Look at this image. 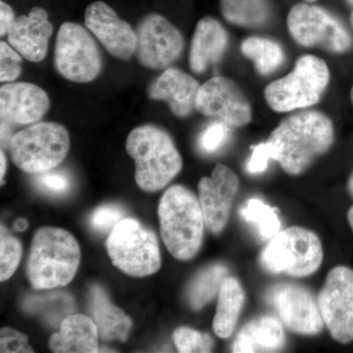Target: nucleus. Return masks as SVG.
Returning <instances> with one entry per match:
<instances>
[{
    "label": "nucleus",
    "mask_w": 353,
    "mask_h": 353,
    "mask_svg": "<svg viewBox=\"0 0 353 353\" xmlns=\"http://www.w3.org/2000/svg\"><path fill=\"white\" fill-rule=\"evenodd\" d=\"M333 123L316 110L299 111L285 118L267 141L275 150V160L285 173L301 175L333 145Z\"/></svg>",
    "instance_id": "nucleus-1"
},
{
    "label": "nucleus",
    "mask_w": 353,
    "mask_h": 353,
    "mask_svg": "<svg viewBox=\"0 0 353 353\" xmlns=\"http://www.w3.org/2000/svg\"><path fill=\"white\" fill-rule=\"evenodd\" d=\"M80 260V245L68 231L41 228L32 238L27 277L34 290L64 287L75 277Z\"/></svg>",
    "instance_id": "nucleus-2"
},
{
    "label": "nucleus",
    "mask_w": 353,
    "mask_h": 353,
    "mask_svg": "<svg viewBox=\"0 0 353 353\" xmlns=\"http://www.w3.org/2000/svg\"><path fill=\"white\" fill-rule=\"evenodd\" d=\"M158 216L169 252L180 261L194 259L201 250L205 225L196 194L183 185H172L160 199Z\"/></svg>",
    "instance_id": "nucleus-3"
},
{
    "label": "nucleus",
    "mask_w": 353,
    "mask_h": 353,
    "mask_svg": "<svg viewBox=\"0 0 353 353\" xmlns=\"http://www.w3.org/2000/svg\"><path fill=\"white\" fill-rule=\"evenodd\" d=\"M126 148L136 163L137 185L145 192L163 189L182 170L180 152L170 134L160 128L145 125L132 130Z\"/></svg>",
    "instance_id": "nucleus-4"
},
{
    "label": "nucleus",
    "mask_w": 353,
    "mask_h": 353,
    "mask_svg": "<svg viewBox=\"0 0 353 353\" xmlns=\"http://www.w3.org/2000/svg\"><path fill=\"white\" fill-rule=\"evenodd\" d=\"M329 82L326 62L315 55H303L290 74L267 85L265 101L275 112L310 108L320 101Z\"/></svg>",
    "instance_id": "nucleus-5"
},
{
    "label": "nucleus",
    "mask_w": 353,
    "mask_h": 353,
    "mask_svg": "<svg viewBox=\"0 0 353 353\" xmlns=\"http://www.w3.org/2000/svg\"><path fill=\"white\" fill-rule=\"evenodd\" d=\"M323 246L319 236L303 227H290L279 232L264 248L260 261L265 270L303 278L321 266Z\"/></svg>",
    "instance_id": "nucleus-6"
},
{
    "label": "nucleus",
    "mask_w": 353,
    "mask_h": 353,
    "mask_svg": "<svg viewBox=\"0 0 353 353\" xmlns=\"http://www.w3.org/2000/svg\"><path fill=\"white\" fill-rule=\"evenodd\" d=\"M69 148L66 128L57 123L38 122L14 134L8 150L18 168L39 174L61 163Z\"/></svg>",
    "instance_id": "nucleus-7"
},
{
    "label": "nucleus",
    "mask_w": 353,
    "mask_h": 353,
    "mask_svg": "<svg viewBox=\"0 0 353 353\" xmlns=\"http://www.w3.org/2000/svg\"><path fill=\"white\" fill-rule=\"evenodd\" d=\"M105 245L114 266L132 277L152 275L161 267L157 234L134 218L121 220Z\"/></svg>",
    "instance_id": "nucleus-8"
},
{
    "label": "nucleus",
    "mask_w": 353,
    "mask_h": 353,
    "mask_svg": "<svg viewBox=\"0 0 353 353\" xmlns=\"http://www.w3.org/2000/svg\"><path fill=\"white\" fill-rule=\"evenodd\" d=\"M290 36L304 48L320 46L333 53H343L352 38L340 21L326 9L311 3L292 6L287 18Z\"/></svg>",
    "instance_id": "nucleus-9"
},
{
    "label": "nucleus",
    "mask_w": 353,
    "mask_h": 353,
    "mask_svg": "<svg viewBox=\"0 0 353 353\" xmlns=\"http://www.w3.org/2000/svg\"><path fill=\"white\" fill-rule=\"evenodd\" d=\"M54 65L60 75L74 83H90L99 75L101 53L85 28L72 22L61 25L55 46Z\"/></svg>",
    "instance_id": "nucleus-10"
},
{
    "label": "nucleus",
    "mask_w": 353,
    "mask_h": 353,
    "mask_svg": "<svg viewBox=\"0 0 353 353\" xmlns=\"http://www.w3.org/2000/svg\"><path fill=\"white\" fill-rule=\"evenodd\" d=\"M322 319L332 338L347 345L353 341V270L336 266L329 272L318 294Z\"/></svg>",
    "instance_id": "nucleus-11"
},
{
    "label": "nucleus",
    "mask_w": 353,
    "mask_h": 353,
    "mask_svg": "<svg viewBox=\"0 0 353 353\" xmlns=\"http://www.w3.org/2000/svg\"><path fill=\"white\" fill-rule=\"evenodd\" d=\"M183 50V38L170 21L159 14H148L137 30L136 55L148 69H167Z\"/></svg>",
    "instance_id": "nucleus-12"
},
{
    "label": "nucleus",
    "mask_w": 353,
    "mask_h": 353,
    "mask_svg": "<svg viewBox=\"0 0 353 353\" xmlns=\"http://www.w3.org/2000/svg\"><path fill=\"white\" fill-rule=\"evenodd\" d=\"M266 299L292 333L314 336L322 331L325 324L318 301L303 285L290 283L274 285L267 292Z\"/></svg>",
    "instance_id": "nucleus-13"
},
{
    "label": "nucleus",
    "mask_w": 353,
    "mask_h": 353,
    "mask_svg": "<svg viewBox=\"0 0 353 353\" xmlns=\"http://www.w3.org/2000/svg\"><path fill=\"white\" fill-rule=\"evenodd\" d=\"M196 110L231 128L245 127L252 121V108L243 90L231 79L216 76L201 85Z\"/></svg>",
    "instance_id": "nucleus-14"
},
{
    "label": "nucleus",
    "mask_w": 353,
    "mask_h": 353,
    "mask_svg": "<svg viewBox=\"0 0 353 353\" xmlns=\"http://www.w3.org/2000/svg\"><path fill=\"white\" fill-rule=\"evenodd\" d=\"M239 189L238 176L221 163L216 165L210 176H203L199 181V203L205 226L211 233L220 234L226 228Z\"/></svg>",
    "instance_id": "nucleus-15"
},
{
    "label": "nucleus",
    "mask_w": 353,
    "mask_h": 353,
    "mask_svg": "<svg viewBox=\"0 0 353 353\" xmlns=\"http://www.w3.org/2000/svg\"><path fill=\"white\" fill-rule=\"evenodd\" d=\"M85 24L113 57L128 60L136 53L137 32L105 2L95 1L88 6Z\"/></svg>",
    "instance_id": "nucleus-16"
},
{
    "label": "nucleus",
    "mask_w": 353,
    "mask_h": 353,
    "mask_svg": "<svg viewBox=\"0 0 353 353\" xmlns=\"http://www.w3.org/2000/svg\"><path fill=\"white\" fill-rule=\"evenodd\" d=\"M43 88L30 83H9L0 88V117L12 126L38 123L50 108Z\"/></svg>",
    "instance_id": "nucleus-17"
},
{
    "label": "nucleus",
    "mask_w": 353,
    "mask_h": 353,
    "mask_svg": "<svg viewBox=\"0 0 353 353\" xmlns=\"http://www.w3.org/2000/svg\"><path fill=\"white\" fill-rule=\"evenodd\" d=\"M52 32L48 12L41 7H34L29 15L16 18L7 36L10 46L23 57L31 62H39L48 54Z\"/></svg>",
    "instance_id": "nucleus-18"
},
{
    "label": "nucleus",
    "mask_w": 353,
    "mask_h": 353,
    "mask_svg": "<svg viewBox=\"0 0 353 353\" xmlns=\"http://www.w3.org/2000/svg\"><path fill=\"white\" fill-rule=\"evenodd\" d=\"M199 88L201 85L194 77L169 67L150 85L148 95L153 101H166L172 113L183 118L196 109Z\"/></svg>",
    "instance_id": "nucleus-19"
},
{
    "label": "nucleus",
    "mask_w": 353,
    "mask_h": 353,
    "mask_svg": "<svg viewBox=\"0 0 353 353\" xmlns=\"http://www.w3.org/2000/svg\"><path fill=\"white\" fill-rule=\"evenodd\" d=\"M229 36L219 21L204 17L197 23L190 50V67L196 74H202L218 64L226 52Z\"/></svg>",
    "instance_id": "nucleus-20"
},
{
    "label": "nucleus",
    "mask_w": 353,
    "mask_h": 353,
    "mask_svg": "<svg viewBox=\"0 0 353 353\" xmlns=\"http://www.w3.org/2000/svg\"><path fill=\"white\" fill-rule=\"evenodd\" d=\"M285 341V331L280 320L274 316L264 315L252 320L241 328L234 339L232 352H277L283 347Z\"/></svg>",
    "instance_id": "nucleus-21"
},
{
    "label": "nucleus",
    "mask_w": 353,
    "mask_h": 353,
    "mask_svg": "<svg viewBox=\"0 0 353 353\" xmlns=\"http://www.w3.org/2000/svg\"><path fill=\"white\" fill-rule=\"evenodd\" d=\"M99 330L92 318L75 314L65 318L59 332L50 339V347L57 353L99 352Z\"/></svg>",
    "instance_id": "nucleus-22"
},
{
    "label": "nucleus",
    "mask_w": 353,
    "mask_h": 353,
    "mask_svg": "<svg viewBox=\"0 0 353 353\" xmlns=\"http://www.w3.org/2000/svg\"><path fill=\"white\" fill-rule=\"evenodd\" d=\"M90 308L102 340L127 341L132 329L131 319L122 309L111 303L101 285H94L90 290Z\"/></svg>",
    "instance_id": "nucleus-23"
},
{
    "label": "nucleus",
    "mask_w": 353,
    "mask_h": 353,
    "mask_svg": "<svg viewBox=\"0 0 353 353\" xmlns=\"http://www.w3.org/2000/svg\"><path fill=\"white\" fill-rule=\"evenodd\" d=\"M245 301V292L241 283L234 277H227L223 282L216 308L213 330L221 339L232 336Z\"/></svg>",
    "instance_id": "nucleus-24"
},
{
    "label": "nucleus",
    "mask_w": 353,
    "mask_h": 353,
    "mask_svg": "<svg viewBox=\"0 0 353 353\" xmlns=\"http://www.w3.org/2000/svg\"><path fill=\"white\" fill-rule=\"evenodd\" d=\"M243 57L252 60L257 73L269 76L277 71L285 61L282 46L270 39L250 37L241 43Z\"/></svg>",
    "instance_id": "nucleus-25"
},
{
    "label": "nucleus",
    "mask_w": 353,
    "mask_h": 353,
    "mask_svg": "<svg viewBox=\"0 0 353 353\" xmlns=\"http://www.w3.org/2000/svg\"><path fill=\"white\" fill-rule=\"evenodd\" d=\"M221 13L231 24L259 28L270 19L268 0H221Z\"/></svg>",
    "instance_id": "nucleus-26"
},
{
    "label": "nucleus",
    "mask_w": 353,
    "mask_h": 353,
    "mask_svg": "<svg viewBox=\"0 0 353 353\" xmlns=\"http://www.w3.org/2000/svg\"><path fill=\"white\" fill-rule=\"evenodd\" d=\"M228 274L229 271L224 264H212L202 269L188 289V301L190 308L196 311L201 310L210 303L216 294H219Z\"/></svg>",
    "instance_id": "nucleus-27"
},
{
    "label": "nucleus",
    "mask_w": 353,
    "mask_h": 353,
    "mask_svg": "<svg viewBox=\"0 0 353 353\" xmlns=\"http://www.w3.org/2000/svg\"><path fill=\"white\" fill-rule=\"evenodd\" d=\"M240 214L257 227L262 238L271 240L281 231V220L277 211L259 199H250L241 209Z\"/></svg>",
    "instance_id": "nucleus-28"
},
{
    "label": "nucleus",
    "mask_w": 353,
    "mask_h": 353,
    "mask_svg": "<svg viewBox=\"0 0 353 353\" xmlns=\"http://www.w3.org/2000/svg\"><path fill=\"white\" fill-rule=\"evenodd\" d=\"M22 256V245L3 225L0 228V280H8L15 273Z\"/></svg>",
    "instance_id": "nucleus-29"
},
{
    "label": "nucleus",
    "mask_w": 353,
    "mask_h": 353,
    "mask_svg": "<svg viewBox=\"0 0 353 353\" xmlns=\"http://www.w3.org/2000/svg\"><path fill=\"white\" fill-rule=\"evenodd\" d=\"M173 341L179 352H210L213 347V340L208 334L196 330L181 327L174 332Z\"/></svg>",
    "instance_id": "nucleus-30"
},
{
    "label": "nucleus",
    "mask_w": 353,
    "mask_h": 353,
    "mask_svg": "<svg viewBox=\"0 0 353 353\" xmlns=\"http://www.w3.org/2000/svg\"><path fill=\"white\" fill-rule=\"evenodd\" d=\"M232 128L219 120L213 121L201 132L199 138V148L201 152L213 154L225 145L230 137Z\"/></svg>",
    "instance_id": "nucleus-31"
},
{
    "label": "nucleus",
    "mask_w": 353,
    "mask_h": 353,
    "mask_svg": "<svg viewBox=\"0 0 353 353\" xmlns=\"http://www.w3.org/2000/svg\"><path fill=\"white\" fill-rule=\"evenodd\" d=\"M125 211L116 204H108L95 209L90 216V226L99 233H108L124 219Z\"/></svg>",
    "instance_id": "nucleus-32"
},
{
    "label": "nucleus",
    "mask_w": 353,
    "mask_h": 353,
    "mask_svg": "<svg viewBox=\"0 0 353 353\" xmlns=\"http://www.w3.org/2000/svg\"><path fill=\"white\" fill-rule=\"evenodd\" d=\"M34 182L39 189L55 196L66 194L71 188L68 174L63 171H52V169L39 173Z\"/></svg>",
    "instance_id": "nucleus-33"
},
{
    "label": "nucleus",
    "mask_w": 353,
    "mask_h": 353,
    "mask_svg": "<svg viewBox=\"0 0 353 353\" xmlns=\"http://www.w3.org/2000/svg\"><path fill=\"white\" fill-rule=\"evenodd\" d=\"M6 41L0 43V81L11 83L21 75V57Z\"/></svg>",
    "instance_id": "nucleus-34"
},
{
    "label": "nucleus",
    "mask_w": 353,
    "mask_h": 353,
    "mask_svg": "<svg viewBox=\"0 0 353 353\" xmlns=\"http://www.w3.org/2000/svg\"><path fill=\"white\" fill-rule=\"evenodd\" d=\"M28 336L12 328L4 327L0 331V352L2 353L34 352L28 343Z\"/></svg>",
    "instance_id": "nucleus-35"
},
{
    "label": "nucleus",
    "mask_w": 353,
    "mask_h": 353,
    "mask_svg": "<svg viewBox=\"0 0 353 353\" xmlns=\"http://www.w3.org/2000/svg\"><path fill=\"white\" fill-rule=\"evenodd\" d=\"M275 160V150L268 141L253 146L252 157L246 165V171L250 174L262 173L268 167L269 161Z\"/></svg>",
    "instance_id": "nucleus-36"
},
{
    "label": "nucleus",
    "mask_w": 353,
    "mask_h": 353,
    "mask_svg": "<svg viewBox=\"0 0 353 353\" xmlns=\"http://www.w3.org/2000/svg\"><path fill=\"white\" fill-rule=\"evenodd\" d=\"M15 19L13 9L6 2H0V36L8 34Z\"/></svg>",
    "instance_id": "nucleus-37"
},
{
    "label": "nucleus",
    "mask_w": 353,
    "mask_h": 353,
    "mask_svg": "<svg viewBox=\"0 0 353 353\" xmlns=\"http://www.w3.org/2000/svg\"><path fill=\"white\" fill-rule=\"evenodd\" d=\"M12 125L9 123L1 121V125H0V139H1V148L2 150H7L9 148L10 145L11 139L14 136Z\"/></svg>",
    "instance_id": "nucleus-38"
},
{
    "label": "nucleus",
    "mask_w": 353,
    "mask_h": 353,
    "mask_svg": "<svg viewBox=\"0 0 353 353\" xmlns=\"http://www.w3.org/2000/svg\"><path fill=\"white\" fill-rule=\"evenodd\" d=\"M0 163H1V168H0V180H1V185H3L4 176H6V157L2 150L1 152H0Z\"/></svg>",
    "instance_id": "nucleus-39"
},
{
    "label": "nucleus",
    "mask_w": 353,
    "mask_h": 353,
    "mask_svg": "<svg viewBox=\"0 0 353 353\" xmlns=\"http://www.w3.org/2000/svg\"><path fill=\"white\" fill-rule=\"evenodd\" d=\"M14 227H15V229L17 230V231H25V230L27 229L28 227L27 221L24 219H18L17 221H16L15 224H14Z\"/></svg>",
    "instance_id": "nucleus-40"
},
{
    "label": "nucleus",
    "mask_w": 353,
    "mask_h": 353,
    "mask_svg": "<svg viewBox=\"0 0 353 353\" xmlns=\"http://www.w3.org/2000/svg\"><path fill=\"white\" fill-rule=\"evenodd\" d=\"M347 190L350 196L353 199V171L352 173L350 174V178H348L347 181Z\"/></svg>",
    "instance_id": "nucleus-41"
},
{
    "label": "nucleus",
    "mask_w": 353,
    "mask_h": 353,
    "mask_svg": "<svg viewBox=\"0 0 353 353\" xmlns=\"http://www.w3.org/2000/svg\"><path fill=\"white\" fill-rule=\"evenodd\" d=\"M347 221L348 224H350V228H352L353 232V206L350 208L347 212Z\"/></svg>",
    "instance_id": "nucleus-42"
},
{
    "label": "nucleus",
    "mask_w": 353,
    "mask_h": 353,
    "mask_svg": "<svg viewBox=\"0 0 353 353\" xmlns=\"http://www.w3.org/2000/svg\"><path fill=\"white\" fill-rule=\"evenodd\" d=\"M306 3H313V2L317 1V0H303Z\"/></svg>",
    "instance_id": "nucleus-43"
},
{
    "label": "nucleus",
    "mask_w": 353,
    "mask_h": 353,
    "mask_svg": "<svg viewBox=\"0 0 353 353\" xmlns=\"http://www.w3.org/2000/svg\"><path fill=\"white\" fill-rule=\"evenodd\" d=\"M350 99H352V101L353 103V85H352V92H350Z\"/></svg>",
    "instance_id": "nucleus-44"
},
{
    "label": "nucleus",
    "mask_w": 353,
    "mask_h": 353,
    "mask_svg": "<svg viewBox=\"0 0 353 353\" xmlns=\"http://www.w3.org/2000/svg\"><path fill=\"white\" fill-rule=\"evenodd\" d=\"M350 22H352V27H353V11H352V16H350Z\"/></svg>",
    "instance_id": "nucleus-45"
},
{
    "label": "nucleus",
    "mask_w": 353,
    "mask_h": 353,
    "mask_svg": "<svg viewBox=\"0 0 353 353\" xmlns=\"http://www.w3.org/2000/svg\"><path fill=\"white\" fill-rule=\"evenodd\" d=\"M347 1L350 4V6H353V0H347Z\"/></svg>",
    "instance_id": "nucleus-46"
}]
</instances>
